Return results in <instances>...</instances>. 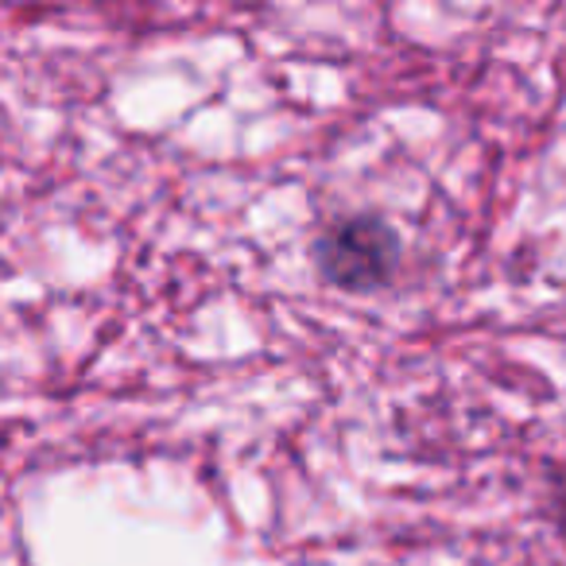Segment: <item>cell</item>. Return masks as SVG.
<instances>
[{
  "instance_id": "cell-1",
  "label": "cell",
  "mask_w": 566,
  "mask_h": 566,
  "mask_svg": "<svg viewBox=\"0 0 566 566\" xmlns=\"http://www.w3.org/2000/svg\"><path fill=\"white\" fill-rule=\"evenodd\" d=\"M315 268L342 292H377L400 268V237L377 213H354L315 241Z\"/></svg>"
}]
</instances>
